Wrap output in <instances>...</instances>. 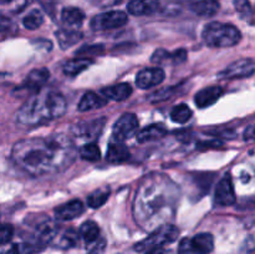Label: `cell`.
I'll use <instances>...</instances> for the list:
<instances>
[{"label": "cell", "mask_w": 255, "mask_h": 254, "mask_svg": "<svg viewBox=\"0 0 255 254\" xmlns=\"http://www.w3.org/2000/svg\"><path fill=\"white\" fill-rule=\"evenodd\" d=\"M76 157L71 139L65 134L21 139L11 149V159L30 176L52 174L66 169Z\"/></svg>", "instance_id": "cell-1"}, {"label": "cell", "mask_w": 255, "mask_h": 254, "mask_svg": "<svg viewBox=\"0 0 255 254\" xmlns=\"http://www.w3.org/2000/svg\"><path fill=\"white\" fill-rule=\"evenodd\" d=\"M172 187L164 176H159V178L148 177L139 187L134 201V216L143 228L157 226L158 216L169 208L173 197Z\"/></svg>", "instance_id": "cell-2"}, {"label": "cell", "mask_w": 255, "mask_h": 254, "mask_svg": "<svg viewBox=\"0 0 255 254\" xmlns=\"http://www.w3.org/2000/svg\"><path fill=\"white\" fill-rule=\"evenodd\" d=\"M66 112V100L60 92L45 91L29 97L16 114L17 124L37 126L62 117Z\"/></svg>", "instance_id": "cell-3"}, {"label": "cell", "mask_w": 255, "mask_h": 254, "mask_svg": "<svg viewBox=\"0 0 255 254\" xmlns=\"http://www.w3.org/2000/svg\"><path fill=\"white\" fill-rule=\"evenodd\" d=\"M202 37L209 47H231L241 41L242 34L234 25L213 21L206 25Z\"/></svg>", "instance_id": "cell-4"}, {"label": "cell", "mask_w": 255, "mask_h": 254, "mask_svg": "<svg viewBox=\"0 0 255 254\" xmlns=\"http://www.w3.org/2000/svg\"><path fill=\"white\" fill-rule=\"evenodd\" d=\"M179 236V231L173 224H163L154 229L146 239L134 246L137 252H147L153 248H162L163 246L173 243Z\"/></svg>", "instance_id": "cell-5"}, {"label": "cell", "mask_w": 255, "mask_h": 254, "mask_svg": "<svg viewBox=\"0 0 255 254\" xmlns=\"http://www.w3.org/2000/svg\"><path fill=\"white\" fill-rule=\"evenodd\" d=\"M128 21V16L126 12L121 10H111V11L102 12L96 15L91 20V27L95 31H105V30H112L122 27Z\"/></svg>", "instance_id": "cell-6"}, {"label": "cell", "mask_w": 255, "mask_h": 254, "mask_svg": "<svg viewBox=\"0 0 255 254\" xmlns=\"http://www.w3.org/2000/svg\"><path fill=\"white\" fill-rule=\"evenodd\" d=\"M138 128V120L134 114H124L114 125L112 137L115 141L124 142L128 139Z\"/></svg>", "instance_id": "cell-7"}, {"label": "cell", "mask_w": 255, "mask_h": 254, "mask_svg": "<svg viewBox=\"0 0 255 254\" xmlns=\"http://www.w3.org/2000/svg\"><path fill=\"white\" fill-rule=\"evenodd\" d=\"M255 74V64L251 59H241L232 62L222 72H219L221 79H246Z\"/></svg>", "instance_id": "cell-8"}, {"label": "cell", "mask_w": 255, "mask_h": 254, "mask_svg": "<svg viewBox=\"0 0 255 254\" xmlns=\"http://www.w3.org/2000/svg\"><path fill=\"white\" fill-rule=\"evenodd\" d=\"M164 71L161 67H146L137 74L136 85L139 89H149L157 86L164 80Z\"/></svg>", "instance_id": "cell-9"}, {"label": "cell", "mask_w": 255, "mask_h": 254, "mask_svg": "<svg viewBox=\"0 0 255 254\" xmlns=\"http://www.w3.org/2000/svg\"><path fill=\"white\" fill-rule=\"evenodd\" d=\"M216 203L219 206L228 207L236 203V192H234V186L232 178L229 176H226L216 189Z\"/></svg>", "instance_id": "cell-10"}, {"label": "cell", "mask_w": 255, "mask_h": 254, "mask_svg": "<svg viewBox=\"0 0 255 254\" xmlns=\"http://www.w3.org/2000/svg\"><path fill=\"white\" fill-rule=\"evenodd\" d=\"M85 211L84 203L79 199H74L67 203L61 204L55 209V217L60 221H71L81 216Z\"/></svg>", "instance_id": "cell-11"}, {"label": "cell", "mask_w": 255, "mask_h": 254, "mask_svg": "<svg viewBox=\"0 0 255 254\" xmlns=\"http://www.w3.org/2000/svg\"><path fill=\"white\" fill-rule=\"evenodd\" d=\"M159 9V0H131L127 5V10L134 16L152 15Z\"/></svg>", "instance_id": "cell-12"}, {"label": "cell", "mask_w": 255, "mask_h": 254, "mask_svg": "<svg viewBox=\"0 0 255 254\" xmlns=\"http://www.w3.org/2000/svg\"><path fill=\"white\" fill-rule=\"evenodd\" d=\"M223 94V89L219 86L206 87V89L197 92L196 97H194V102H196V105L199 109H206V107L216 104Z\"/></svg>", "instance_id": "cell-13"}, {"label": "cell", "mask_w": 255, "mask_h": 254, "mask_svg": "<svg viewBox=\"0 0 255 254\" xmlns=\"http://www.w3.org/2000/svg\"><path fill=\"white\" fill-rule=\"evenodd\" d=\"M50 76L49 70L42 67V69H35L27 75V77L25 79L24 85H22V89L30 90V91H39L42 86L47 82Z\"/></svg>", "instance_id": "cell-14"}, {"label": "cell", "mask_w": 255, "mask_h": 254, "mask_svg": "<svg viewBox=\"0 0 255 254\" xmlns=\"http://www.w3.org/2000/svg\"><path fill=\"white\" fill-rule=\"evenodd\" d=\"M105 122H106V120L100 119L90 122H84V124H79L74 128V132L75 134L80 136L81 138H95V137L101 133Z\"/></svg>", "instance_id": "cell-15"}, {"label": "cell", "mask_w": 255, "mask_h": 254, "mask_svg": "<svg viewBox=\"0 0 255 254\" xmlns=\"http://www.w3.org/2000/svg\"><path fill=\"white\" fill-rule=\"evenodd\" d=\"M129 157H131V153H129L128 148L122 142L115 141V139L110 142L106 154L107 161L111 162V163L119 164L126 162Z\"/></svg>", "instance_id": "cell-16"}, {"label": "cell", "mask_w": 255, "mask_h": 254, "mask_svg": "<svg viewBox=\"0 0 255 254\" xmlns=\"http://www.w3.org/2000/svg\"><path fill=\"white\" fill-rule=\"evenodd\" d=\"M194 254H209L214 249V238L211 233H199L191 239Z\"/></svg>", "instance_id": "cell-17"}, {"label": "cell", "mask_w": 255, "mask_h": 254, "mask_svg": "<svg viewBox=\"0 0 255 254\" xmlns=\"http://www.w3.org/2000/svg\"><path fill=\"white\" fill-rule=\"evenodd\" d=\"M218 0H197L191 5V10L198 16L211 17L219 11Z\"/></svg>", "instance_id": "cell-18"}, {"label": "cell", "mask_w": 255, "mask_h": 254, "mask_svg": "<svg viewBox=\"0 0 255 254\" xmlns=\"http://www.w3.org/2000/svg\"><path fill=\"white\" fill-rule=\"evenodd\" d=\"M102 95L106 99L114 100V101H124L132 95V87L126 82H121V84L114 85V86L105 87L102 90Z\"/></svg>", "instance_id": "cell-19"}, {"label": "cell", "mask_w": 255, "mask_h": 254, "mask_svg": "<svg viewBox=\"0 0 255 254\" xmlns=\"http://www.w3.org/2000/svg\"><path fill=\"white\" fill-rule=\"evenodd\" d=\"M107 104V99L104 95H99L96 92H86L79 102V110L81 112L90 111L94 109H101Z\"/></svg>", "instance_id": "cell-20"}, {"label": "cell", "mask_w": 255, "mask_h": 254, "mask_svg": "<svg viewBox=\"0 0 255 254\" xmlns=\"http://www.w3.org/2000/svg\"><path fill=\"white\" fill-rule=\"evenodd\" d=\"M167 134V129L163 125L154 124L149 125V126L144 127L141 131L137 133V141L144 143V142H151L156 141V139L162 138L163 136Z\"/></svg>", "instance_id": "cell-21"}, {"label": "cell", "mask_w": 255, "mask_h": 254, "mask_svg": "<svg viewBox=\"0 0 255 254\" xmlns=\"http://www.w3.org/2000/svg\"><path fill=\"white\" fill-rule=\"evenodd\" d=\"M61 20L65 25L72 27L81 26L85 20V12L75 6L64 7L61 11Z\"/></svg>", "instance_id": "cell-22"}, {"label": "cell", "mask_w": 255, "mask_h": 254, "mask_svg": "<svg viewBox=\"0 0 255 254\" xmlns=\"http://www.w3.org/2000/svg\"><path fill=\"white\" fill-rule=\"evenodd\" d=\"M56 234H57L56 224H55L52 221H45L36 227V234H35V238H36L37 243L45 244V243H49L50 241H52Z\"/></svg>", "instance_id": "cell-23"}, {"label": "cell", "mask_w": 255, "mask_h": 254, "mask_svg": "<svg viewBox=\"0 0 255 254\" xmlns=\"http://www.w3.org/2000/svg\"><path fill=\"white\" fill-rule=\"evenodd\" d=\"M92 60L89 57H76V59L69 60L64 65V74L70 77H74L79 75L80 72L85 71L92 65Z\"/></svg>", "instance_id": "cell-24"}, {"label": "cell", "mask_w": 255, "mask_h": 254, "mask_svg": "<svg viewBox=\"0 0 255 254\" xmlns=\"http://www.w3.org/2000/svg\"><path fill=\"white\" fill-rule=\"evenodd\" d=\"M56 37L61 49L66 50L72 45L77 44L82 39V34L75 30H60V31H56Z\"/></svg>", "instance_id": "cell-25"}, {"label": "cell", "mask_w": 255, "mask_h": 254, "mask_svg": "<svg viewBox=\"0 0 255 254\" xmlns=\"http://www.w3.org/2000/svg\"><path fill=\"white\" fill-rule=\"evenodd\" d=\"M79 234H80V237L84 239L85 243L90 244L100 238V228H99V226L95 223V222L87 221V222H85V223L81 224Z\"/></svg>", "instance_id": "cell-26"}, {"label": "cell", "mask_w": 255, "mask_h": 254, "mask_svg": "<svg viewBox=\"0 0 255 254\" xmlns=\"http://www.w3.org/2000/svg\"><path fill=\"white\" fill-rule=\"evenodd\" d=\"M192 115H193V112L189 109L188 105L179 104L172 109L171 119L176 124H186V122H188L191 120Z\"/></svg>", "instance_id": "cell-27"}, {"label": "cell", "mask_w": 255, "mask_h": 254, "mask_svg": "<svg viewBox=\"0 0 255 254\" xmlns=\"http://www.w3.org/2000/svg\"><path fill=\"white\" fill-rule=\"evenodd\" d=\"M80 156H81L82 159H86V161L96 162L101 158V151H100V147L95 142H90V143L84 144L80 148Z\"/></svg>", "instance_id": "cell-28"}, {"label": "cell", "mask_w": 255, "mask_h": 254, "mask_svg": "<svg viewBox=\"0 0 255 254\" xmlns=\"http://www.w3.org/2000/svg\"><path fill=\"white\" fill-rule=\"evenodd\" d=\"M44 22V15L39 9H34L22 19V25L29 30H35L40 27Z\"/></svg>", "instance_id": "cell-29"}, {"label": "cell", "mask_w": 255, "mask_h": 254, "mask_svg": "<svg viewBox=\"0 0 255 254\" xmlns=\"http://www.w3.org/2000/svg\"><path fill=\"white\" fill-rule=\"evenodd\" d=\"M110 197V191L107 188L105 189H97V191L92 192L89 197H87V204H89L91 208L96 209L99 207L104 206L107 202Z\"/></svg>", "instance_id": "cell-30"}, {"label": "cell", "mask_w": 255, "mask_h": 254, "mask_svg": "<svg viewBox=\"0 0 255 254\" xmlns=\"http://www.w3.org/2000/svg\"><path fill=\"white\" fill-rule=\"evenodd\" d=\"M234 7H236L237 12H238L242 19L251 21L252 16L254 14V9L251 2H249V0H234Z\"/></svg>", "instance_id": "cell-31"}, {"label": "cell", "mask_w": 255, "mask_h": 254, "mask_svg": "<svg viewBox=\"0 0 255 254\" xmlns=\"http://www.w3.org/2000/svg\"><path fill=\"white\" fill-rule=\"evenodd\" d=\"M80 234H77L76 232L70 229V231H66L64 234L61 236L59 242V246L61 248H71V247L76 246L77 239H79Z\"/></svg>", "instance_id": "cell-32"}, {"label": "cell", "mask_w": 255, "mask_h": 254, "mask_svg": "<svg viewBox=\"0 0 255 254\" xmlns=\"http://www.w3.org/2000/svg\"><path fill=\"white\" fill-rule=\"evenodd\" d=\"M37 247L31 243H19L14 244L12 248L7 252V254H35Z\"/></svg>", "instance_id": "cell-33"}, {"label": "cell", "mask_w": 255, "mask_h": 254, "mask_svg": "<svg viewBox=\"0 0 255 254\" xmlns=\"http://www.w3.org/2000/svg\"><path fill=\"white\" fill-rule=\"evenodd\" d=\"M2 10H7L10 12H17L22 10L26 4V0H0Z\"/></svg>", "instance_id": "cell-34"}, {"label": "cell", "mask_w": 255, "mask_h": 254, "mask_svg": "<svg viewBox=\"0 0 255 254\" xmlns=\"http://www.w3.org/2000/svg\"><path fill=\"white\" fill-rule=\"evenodd\" d=\"M166 60H174V52L173 54H169L166 50L159 49L152 55V62H154V64H161V62L166 61Z\"/></svg>", "instance_id": "cell-35"}, {"label": "cell", "mask_w": 255, "mask_h": 254, "mask_svg": "<svg viewBox=\"0 0 255 254\" xmlns=\"http://www.w3.org/2000/svg\"><path fill=\"white\" fill-rule=\"evenodd\" d=\"M12 236H14V227L11 224H2L1 232H0V239H1V244L9 243L11 241Z\"/></svg>", "instance_id": "cell-36"}, {"label": "cell", "mask_w": 255, "mask_h": 254, "mask_svg": "<svg viewBox=\"0 0 255 254\" xmlns=\"http://www.w3.org/2000/svg\"><path fill=\"white\" fill-rule=\"evenodd\" d=\"M105 246H106V242H105L104 238L100 237L97 241L87 244V252H89V254H99L104 251Z\"/></svg>", "instance_id": "cell-37"}, {"label": "cell", "mask_w": 255, "mask_h": 254, "mask_svg": "<svg viewBox=\"0 0 255 254\" xmlns=\"http://www.w3.org/2000/svg\"><path fill=\"white\" fill-rule=\"evenodd\" d=\"M178 254H194L192 248V242L189 238L182 239L178 247Z\"/></svg>", "instance_id": "cell-38"}, {"label": "cell", "mask_w": 255, "mask_h": 254, "mask_svg": "<svg viewBox=\"0 0 255 254\" xmlns=\"http://www.w3.org/2000/svg\"><path fill=\"white\" fill-rule=\"evenodd\" d=\"M104 51V46L102 45H92V46H85L84 49L79 50L76 52L77 55H95L100 54V52Z\"/></svg>", "instance_id": "cell-39"}, {"label": "cell", "mask_w": 255, "mask_h": 254, "mask_svg": "<svg viewBox=\"0 0 255 254\" xmlns=\"http://www.w3.org/2000/svg\"><path fill=\"white\" fill-rule=\"evenodd\" d=\"M89 1H91L92 4L97 5V6L107 7V6H112V5L119 4V2H121L122 0H89Z\"/></svg>", "instance_id": "cell-40"}, {"label": "cell", "mask_w": 255, "mask_h": 254, "mask_svg": "<svg viewBox=\"0 0 255 254\" xmlns=\"http://www.w3.org/2000/svg\"><path fill=\"white\" fill-rule=\"evenodd\" d=\"M243 137L246 141H255V125L247 127L246 131H244Z\"/></svg>", "instance_id": "cell-41"}, {"label": "cell", "mask_w": 255, "mask_h": 254, "mask_svg": "<svg viewBox=\"0 0 255 254\" xmlns=\"http://www.w3.org/2000/svg\"><path fill=\"white\" fill-rule=\"evenodd\" d=\"M144 254H164V251L163 248H153L147 251Z\"/></svg>", "instance_id": "cell-42"}, {"label": "cell", "mask_w": 255, "mask_h": 254, "mask_svg": "<svg viewBox=\"0 0 255 254\" xmlns=\"http://www.w3.org/2000/svg\"><path fill=\"white\" fill-rule=\"evenodd\" d=\"M251 22L252 25H255V10H254V14H253V16H252V19H251Z\"/></svg>", "instance_id": "cell-43"}]
</instances>
